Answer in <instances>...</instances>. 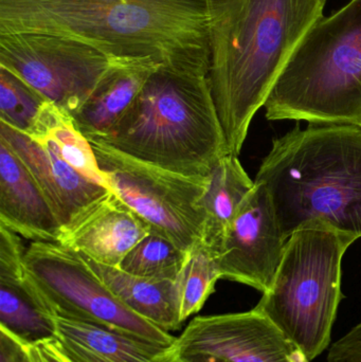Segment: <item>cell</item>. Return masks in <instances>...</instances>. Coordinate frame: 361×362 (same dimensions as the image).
Listing matches in <instances>:
<instances>
[{"label":"cell","mask_w":361,"mask_h":362,"mask_svg":"<svg viewBox=\"0 0 361 362\" xmlns=\"http://www.w3.org/2000/svg\"><path fill=\"white\" fill-rule=\"evenodd\" d=\"M123 59L50 34L0 35V67L71 116Z\"/></svg>","instance_id":"9"},{"label":"cell","mask_w":361,"mask_h":362,"mask_svg":"<svg viewBox=\"0 0 361 362\" xmlns=\"http://www.w3.org/2000/svg\"><path fill=\"white\" fill-rule=\"evenodd\" d=\"M40 33L116 59L210 68L207 0H0V35Z\"/></svg>","instance_id":"2"},{"label":"cell","mask_w":361,"mask_h":362,"mask_svg":"<svg viewBox=\"0 0 361 362\" xmlns=\"http://www.w3.org/2000/svg\"><path fill=\"white\" fill-rule=\"evenodd\" d=\"M328 0H207L209 81L230 154Z\"/></svg>","instance_id":"1"},{"label":"cell","mask_w":361,"mask_h":362,"mask_svg":"<svg viewBox=\"0 0 361 362\" xmlns=\"http://www.w3.org/2000/svg\"><path fill=\"white\" fill-rule=\"evenodd\" d=\"M29 355H30L29 362H36L35 359H34V357L32 356L31 352H30V349H29Z\"/></svg>","instance_id":"27"},{"label":"cell","mask_w":361,"mask_h":362,"mask_svg":"<svg viewBox=\"0 0 361 362\" xmlns=\"http://www.w3.org/2000/svg\"><path fill=\"white\" fill-rule=\"evenodd\" d=\"M188 252L160 234L150 232L124 257L119 268L142 278L176 281Z\"/></svg>","instance_id":"22"},{"label":"cell","mask_w":361,"mask_h":362,"mask_svg":"<svg viewBox=\"0 0 361 362\" xmlns=\"http://www.w3.org/2000/svg\"><path fill=\"white\" fill-rule=\"evenodd\" d=\"M264 107L268 120L361 127V0H349L315 25Z\"/></svg>","instance_id":"5"},{"label":"cell","mask_w":361,"mask_h":362,"mask_svg":"<svg viewBox=\"0 0 361 362\" xmlns=\"http://www.w3.org/2000/svg\"><path fill=\"white\" fill-rule=\"evenodd\" d=\"M0 225L32 242L59 243L63 227L31 172L0 138Z\"/></svg>","instance_id":"15"},{"label":"cell","mask_w":361,"mask_h":362,"mask_svg":"<svg viewBox=\"0 0 361 362\" xmlns=\"http://www.w3.org/2000/svg\"><path fill=\"white\" fill-rule=\"evenodd\" d=\"M25 276L53 318L91 323L173 346L176 338L129 310L86 259L59 243L32 242Z\"/></svg>","instance_id":"7"},{"label":"cell","mask_w":361,"mask_h":362,"mask_svg":"<svg viewBox=\"0 0 361 362\" xmlns=\"http://www.w3.org/2000/svg\"><path fill=\"white\" fill-rule=\"evenodd\" d=\"M254 182L268 192L286 240L324 225L361 238V127L299 124L273 141Z\"/></svg>","instance_id":"3"},{"label":"cell","mask_w":361,"mask_h":362,"mask_svg":"<svg viewBox=\"0 0 361 362\" xmlns=\"http://www.w3.org/2000/svg\"><path fill=\"white\" fill-rule=\"evenodd\" d=\"M163 64L156 59H125L72 116L87 139L105 136L124 116L150 74Z\"/></svg>","instance_id":"17"},{"label":"cell","mask_w":361,"mask_h":362,"mask_svg":"<svg viewBox=\"0 0 361 362\" xmlns=\"http://www.w3.org/2000/svg\"><path fill=\"white\" fill-rule=\"evenodd\" d=\"M286 242L266 187L254 182L216 255L222 279L265 293L281 265Z\"/></svg>","instance_id":"11"},{"label":"cell","mask_w":361,"mask_h":362,"mask_svg":"<svg viewBox=\"0 0 361 362\" xmlns=\"http://www.w3.org/2000/svg\"><path fill=\"white\" fill-rule=\"evenodd\" d=\"M150 232V226L112 193L64 229L59 244L91 261L119 267Z\"/></svg>","instance_id":"14"},{"label":"cell","mask_w":361,"mask_h":362,"mask_svg":"<svg viewBox=\"0 0 361 362\" xmlns=\"http://www.w3.org/2000/svg\"><path fill=\"white\" fill-rule=\"evenodd\" d=\"M30 352L36 362H70L64 356L54 340L30 346Z\"/></svg>","instance_id":"26"},{"label":"cell","mask_w":361,"mask_h":362,"mask_svg":"<svg viewBox=\"0 0 361 362\" xmlns=\"http://www.w3.org/2000/svg\"><path fill=\"white\" fill-rule=\"evenodd\" d=\"M354 242L328 226L297 230L286 242L271 288L254 308L277 325L309 361L330 344L343 299L341 262Z\"/></svg>","instance_id":"6"},{"label":"cell","mask_w":361,"mask_h":362,"mask_svg":"<svg viewBox=\"0 0 361 362\" xmlns=\"http://www.w3.org/2000/svg\"><path fill=\"white\" fill-rule=\"evenodd\" d=\"M171 362H182V361H176V359H174V361H171Z\"/></svg>","instance_id":"28"},{"label":"cell","mask_w":361,"mask_h":362,"mask_svg":"<svg viewBox=\"0 0 361 362\" xmlns=\"http://www.w3.org/2000/svg\"><path fill=\"white\" fill-rule=\"evenodd\" d=\"M0 138L31 172L63 230L114 193L82 175L42 142L1 122Z\"/></svg>","instance_id":"12"},{"label":"cell","mask_w":361,"mask_h":362,"mask_svg":"<svg viewBox=\"0 0 361 362\" xmlns=\"http://www.w3.org/2000/svg\"><path fill=\"white\" fill-rule=\"evenodd\" d=\"M55 339L70 362H171L173 346L91 323L54 318Z\"/></svg>","instance_id":"16"},{"label":"cell","mask_w":361,"mask_h":362,"mask_svg":"<svg viewBox=\"0 0 361 362\" xmlns=\"http://www.w3.org/2000/svg\"><path fill=\"white\" fill-rule=\"evenodd\" d=\"M20 238L0 225V329L34 346L55 339V321L25 276Z\"/></svg>","instance_id":"13"},{"label":"cell","mask_w":361,"mask_h":362,"mask_svg":"<svg viewBox=\"0 0 361 362\" xmlns=\"http://www.w3.org/2000/svg\"><path fill=\"white\" fill-rule=\"evenodd\" d=\"M173 353L182 362H311L256 310L196 317L176 338Z\"/></svg>","instance_id":"10"},{"label":"cell","mask_w":361,"mask_h":362,"mask_svg":"<svg viewBox=\"0 0 361 362\" xmlns=\"http://www.w3.org/2000/svg\"><path fill=\"white\" fill-rule=\"evenodd\" d=\"M48 146L57 157L89 180L108 187L90 141L78 129L71 115L47 102L27 134Z\"/></svg>","instance_id":"20"},{"label":"cell","mask_w":361,"mask_h":362,"mask_svg":"<svg viewBox=\"0 0 361 362\" xmlns=\"http://www.w3.org/2000/svg\"><path fill=\"white\" fill-rule=\"evenodd\" d=\"M254 187V180H250L237 155H225L210 173L203 198V243L214 255H218L229 226Z\"/></svg>","instance_id":"19"},{"label":"cell","mask_w":361,"mask_h":362,"mask_svg":"<svg viewBox=\"0 0 361 362\" xmlns=\"http://www.w3.org/2000/svg\"><path fill=\"white\" fill-rule=\"evenodd\" d=\"M110 189L139 215L152 232L189 251L203 243V198L209 176H188L90 141Z\"/></svg>","instance_id":"8"},{"label":"cell","mask_w":361,"mask_h":362,"mask_svg":"<svg viewBox=\"0 0 361 362\" xmlns=\"http://www.w3.org/2000/svg\"><path fill=\"white\" fill-rule=\"evenodd\" d=\"M30 346L0 329V362H29Z\"/></svg>","instance_id":"25"},{"label":"cell","mask_w":361,"mask_h":362,"mask_svg":"<svg viewBox=\"0 0 361 362\" xmlns=\"http://www.w3.org/2000/svg\"><path fill=\"white\" fill-rule=\"evenodd\" d=\"M326 362H361V322L333 344Z\"/></svg>","instance_id":"24"},{"label":"cell","mask_w":361,"mask_h":362,"mask_svg":"<svg viewBox=\"0 0 361 362\" xmlns=\"http://www.w3.org/2000/svg\"><path fill=\"white\" fill-rule=\"evenodd\" d=\"M47 102L18 76L0 67V122L28 134Z\"/></svg>","instance_id":"23"},{"label":"cell","mask_w":361,"mask_h":362,"mask_svg":"<svg viewBox=\"0 0 361 362\" xmlns=\"http://www.w3.org/2000/svg\"><path fill=\"white\" fill-rule=\"evenodd\" d=\"M82 257L129 310L167 333L182 327L176 281L133 276Z\"/></svg>","instance_id":"18"},{"label":"cell","mask_w":361,"mask_h":362,"mask_svg":"<svg viewBox=\"0 0 361 362\" xmlns=\"http://www.w3.org/2000/svg\"><path fill=\"white\" fill-rule=\"evenodd\" d=\"M209 67L161 65L103 137L89 139L188 176L208 177L227 148Z\"/></svg>","instance_id":"4"},{"label":"cell","mask_w":361,"mask_h":362,"mask_svg":"<svg viewBox=\"0 0 361 362\" xmlns=\"http://www.w3.org/2000/svg\"><path fill=\"white\" fill-rule=\"evenodd\" d=\"M220 279L216 255L203 243L195 245L176 279L182 323L203 308Z\"/></svg>","instance_id":"21"}]
</instances>
